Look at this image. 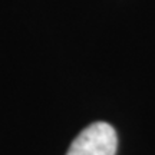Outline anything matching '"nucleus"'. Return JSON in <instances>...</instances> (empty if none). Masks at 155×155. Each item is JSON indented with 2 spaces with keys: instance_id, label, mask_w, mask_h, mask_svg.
Listing matches in <instances>:
<instances>
[{
  "instance_id": "1",
  "label": "nucleus",
  "mask_w": 155,
  "mask_h": 155,
  "mask_svg": "<svg viewBox=\"0 0 155 155\" xmlns=\"http://www.w3.org/2000/svg\"><path fill=\"white\" fill-rule=\"evenodd\" d=\"M116 147L115 129L106 122H95L73 139L66 155H115Z\"/></svg>"
}]
</instances>
